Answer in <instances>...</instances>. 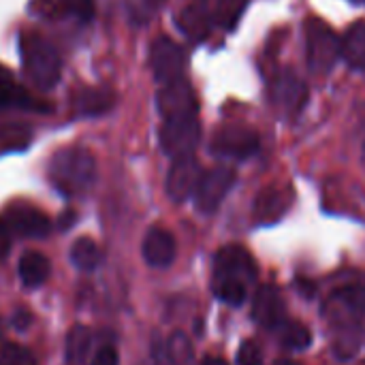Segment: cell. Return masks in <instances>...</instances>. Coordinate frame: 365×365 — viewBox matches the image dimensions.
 I'll return each mask as SVG.
<instances>
[{
  "mask_svg": "<svg viewBox=\"0 0 365 365\" xmlns=\"http://www.w3.org/2000/svg\"><path fill=\"white\" fill-rule=\"evenodd\" d=\"M49 180L64 197L83 195L96 180V160L88 150L64 148L49 163Z\"/></svg>",
  "mask_w": 365,
  "mask_h": 365,
  "instance_id": "obj_2",
  "label": "cell"
},
{
  "mask_svg": "<svg viewBox=\"0 0 365 365\" xmlns=\"http://www.w3.org/2000/svg\"><path fill=\"white\" fill-rule=\"evenodd\" d=\"M141 252L150 267H169L175 261V252H178L175 237L169 231L154 227L148 231Z\"/></svg>",
  "mask_w": 365,
  "mask_h": 365,
  "instance_id": "obj_16",
  "label": "cell"
},
{
  "mask_svg": "<svg viewBox=\"0 0 365 365\" xmlns=\"http://www.w3.org/2000/svg\"><path fill=\"white\" fill-rule=\"evenodd\" d=\"M92 365H118V353L113 346H103L94 359H92Z\"/></svg>",
  "mask_w": 365,
  "mask_h": 365,
  "instance_id": "obj_33",
  "label": "cell"
},
{
  "mask_svg": "<svg viewBox=\"0 0 365 365\" xmlns=\"http://www.w3.org/2000/svg\"><path fill=\"white\" fill-rule=\"evenodd\" d=\"M49 261L45 255L41 252H26L19 259L17 272H19V280L24 282L26 289H36L41 287L47 278H49Z\"/></svg>",
  "mask_w": 365,
  "mask_h": 365,
  "instance_id": "obj_19",
  "label": "cell"
},
{
  "mask_svg": "<svg viewBox=\"0 0 365 365\" xmlns=\"http://www.w3.org/2000/svg\"><path fill=\"white\" fill-rule=\"evenodd\" d=\"M280 342L291 351H304L312 344V334L304 323L289 321L280 325Z\"/></svg>",
  "mask_w": 365,
  "mask_h": 365,
  "instance_id": "obj_25",
  "label": "cell"
},
{
  "mask_svg": "<svg viewBox=\"0 0 365 365\" xmlns=\"http://www.w3.org/2000/svg\"><path fill=\"white\" fill-rule=\"evenodd\" d=\"M30 323H32V314H30L26 308L15 310V314H13V327H15V329L24 331V329H28V327H30Z\"/></svg>",
  "mask_w": 365,
  "mask_h": 365,
  "instance_id": "obj_34",
  "label": "cell"
},
{
  "mask_svg": "<svg viewBox=\"0 0 365 365\" xmlns=\"http://www.w3.org/2000/svg\"><path fill=\"white\" fill-rule=\"evenodd\" d=\"M62 9L77 15L79 19H90L94 15V0H56Z\"/></svg>",
  "mask_w": 365,
  "mask_h": 365,
  "instance_id": "obj_31",
  "label": "cell"
},
{
  "mask_svg": "<svg viewBox=\"0 0 365 365\" xmlns=\"http://www.w3.org/2000/svg\"><path fill=\"white\" fill-rule=\"evenodd\" d=\"M327 321L336 331V353L353 357L361 344V321L365 317V287L346 284L336 289L325 304Z\"/></svg>",
  "mask_w": 365,
  "mask_h": 365,
  "instance_id": "obj_1",
  "label": "cell"
},
{
  "mask_svg": "<svg viewBox=\"0 0 365 365\" xmlns=\"http://www.w3.org/2000/svg\"><path fill=\"white\" fill-rule=\"evenodd\" d=\"M257 278V267L252 257L242 246H227L214 259V280H240L252 282Z\"/></svg>",
  "mask_w": 365,
  "mask_h": 365,
  "instance_id": "obj_13",
  "label": "cell"
},
{
  "mask_svg": "<svg viewBox=\"0 0 365 365\" xmlns=\"http://www.w3.org/2000/svg\"><path fill=\"white\" fill-rule=\"evenodd\" d=\"M276 365H299V364H295V361H287V359H284V361H276Z\"/></svg>",
  "mask_w": 365,
  "mask_h": 365,
  "instance_id": "obj_38",
  "label": "cell"
},
{
  "mask_svg": "<svg viewBox=\"0 0 365 365\" xmlns=\"http://www.w3.org/2000/svg\"><path fill=\"white\" fill-rule=\"evenodd\" d=\"M355 2H365V0H355Z\"/></svg>",
  "mask_w": 365,
  "mask_h": 365,
  "instance_id": "obj_40",
  "label": "cell"
},
{
  "mask_svg": "<svg viewBox=\"0 0 365 365\" xmlns=\"http://www.w3.org/2000/svg\"><path fill=\"white\" fill-rule=\"evenodd\" d=\"M269 98H272V105L278 111H282L287 115H293V113H299L302 107L306 105L308 88L297 75H293L291 71H284L272 81Z\"/></svg>",
  "mask_w": 365,
  "mask_h": 365,
  "instance_id": "obj_12",
  "label": "cell"
},
{
  "mask_svg": "<svg viewBox=\"0 0 365 365\" xmlns=\"http://www.w3.org/2000/svg\"><path fill=\"white\" fill-rule=\"evenodd\" d=\"M178 26L180 30L190 38V41H201L205 38L207 30H210V19L205 15L203 9L199 6H188L180 13L178 17Z\"/></svg>",
  "mask_w": 365,
  "mask_h": 365,
  "instance_id": "obj_22",
  "label": "cell"
},
{
  "mask_svg": "<svg viewBox=\"0 0 365 365\" xmlns=\"http://www.w3.org/2000/svg\"><path fill=\"white\" fill-rule=\"evenodd\" d=\"M71 263L79 269V272H94L101 263V250L96 246L94 240L90 237H79L73 246H71Z\"/></svg>",
  "mask_w": 365,
  "mask_h": 365,
  "instance_id": "obj_21",
  "label": "cell"
},
{
  "mask_svg": "<svg viewBox=\"0 0 365 365\" xmlns=\"http://www.w3.org/2000/svg\"><path fill=\"white\" fill-rule=\"evenodd\" d=\"M237 365H263V355L257 346V342H244L237 355Z\"/></svg>",
  "mask_w": 365,
  "mask_h": 365,
  "instance_id": "obj_32",
  "label": "cell"
},
{
  "mask_svg": "<svg viewBox=\"0 0 365 365\" xmlns=\"http://www.w3.org/2000/svg\"><path fill=\"white\" fill-rule=\"evenodd\" d=\"M0 365H36L32 353L15 342L0 344Z\"/></svg>",
  "mask_w": 365,
  "mask_h": 365,
  "instance_id": "obj_29",
  "label": "cell"
},
{
  "mask_svg": "<svg viewBox=\"0 0 365 365\" xmlns=\"http://www.w3.org/2000/svg\"><path fill=\"white\" fill-rule=\"evenodd\" d=\"M201 365H229L225 359H220V357H205Z\"/></svg>",
  "mask_w": 365,
  "mask_h": 365,
  "instance_id": "obj_37",
  "label": "cell"
},
{
  "mask_svg": "<svg viewBox=\"0 0 365 365\" xmlns=\"http://www.w3.org/2000/svg\"><path fill=\"white\" fill-rule=\"evenodd\" d=\"M30 139H32V133L26 124L9 122L0 126V152L26 150L30 145Z\"/></svg>",
  "mask_w": 365,
  "mask_h": 365,
  "instance_id": "obj_23",
  "label": "cell"
},
{
  "mask_svg": "<svg viewBox=\"0 0 365 365\" xmlns=\"http://www.w3.org/2000/svg\"><path fill=\"white\" fill-rule=\"evenodd\" d=\"M90 342H92V336H90V329L88 327H73L71 334L66 336V361L68 365H81L88 351H90Z\"/></svg>",
  "mask_w": 365,
  "mask_h": 365,
  "instance_id": "obj_24",
  "label": "cell"
},
{
  "mask_svg": "<svg viewBox=\"0 0 365 365\" xmlns=\"http://www.w3.org/2000/svg\"><path fill=\"white\" fill-rule=\"evenodd\" d=\"M73 220H75V212H64L60 216V229H68L73 225Z\"/></svg>",
  "mask_w": 365,
  "mask_h": 365,
  "instance_id": "obj_36",
  "label": "cell"
},
{
  "mask_svg": "<svg viewBox=\"0 0 365 365\" xmlns=\"http://www.w3.org/2000/svg\"><path fill=\"white\" fill-rule=\"evenodd\" d=\"M214 293L229 306H242L248 295V284L240 280H214Z\"/></svg>",
  "mask_w": 365,
  "mask_h": 365,
  "instance_id": "obj_26",
  "label": "cell"
},
{
  "mask_svg": "<svg viewBox=\"0 0 365 365\" xmlns=\"http://www.w3.org/2000/svg\"><path fill=\"white\" fill-rule=\"evenodd\" d=\"M4 222L11 233L26 240H41L49 233V218L34 205L28 203H11L4 212Z\"/></svg>",
  "mask_w": 365,
  "mask_h": 365,
  "instance_id": "obj_9",
  "label": "cell"
},
{
  "mask_svg": "<svg viewBox=\"0 0 365 365\" xmlns=\"http://www.w3.org/2000/svg\"><path fill=\"white\" fill-rule=\"evenodd\" d=\"M9 250H11V231L6 222L0 218V261L9 255Z\"/></svg>",
  "mask_w": 365,
  "mask_h": 365,
  "instance_id": "obj_35",
  "label": "cell"
},
{
  "mask_svg": "<svg viewBox=\"0 0 365 365\" xmlns=\"http://www.w3.org/2000/svg\"><path fill=\"white\" fill-rule=\"evenodd\" d=\"M364 365H365V364H364Z\"/></svg>",
  "mask_w": 365,
  "mask_h": 365,
  "instance_id": "obj_41",
  "label": "cell"
},
{
  "mask_svg": "<svg viewBox=\"0 0 365 365\" xmlns=\"http://www.w3.org/2000/svg\"><path fill=\"white\" fill-rule=\"evenodd\" d=\"M150 64H152L154 79L160 86H165V83L182 79L184 66H186V56H184V49L175 41L160 36L150 47Z\"/></svg>",
  "mask_w": 365,
  "mask_h": 365,
  "instance_id": "obj_6",
  "label": "cell"
},
{
  "mask_svg": "<svg viewBox=\"0 0 365 365\" xmlns=\"http://www.w3.org/2000/svg\"><path fill=\"white\" fill-rule=\"evenodd\" d=\"M126 11L130 21L135 24H148L152 19V15L156 13L158 0H124Z\"/></svg>",
  "mask_w": 365,
  "mask_h": 365,
  "instance_id": "obj_30",
  "label": "cell"
},
{
  "mask_svg": "<svg viewBox=\"0 0 365 365\" xmlns=\"http://www.w3.org/2000/svg\"><path fill=\"white\" fill-rule=\"evenodd\" d=\"M364 163H365V145H364Z\"/></svg>",
  "mask_w": 365,
  "mask_h": 365,
  "instance_id": "obj_39",
  "label": "cell"
},
{
  "mask_svg": "<svg viewBox=\"0 0 365 365\" xmlns=\"http://www.w3.org/2000/svg\"><path fill=\"white\" fill-rule=\"evenodd\" d=\"M342 56V41L321 19L310 17L306 21V58L312 73L325 75L334 68Z\"/></svg>",
  "mask_w": 365,
  "mask_h": 365,
  "instance_id": "obj_4",
  "label": "cell"
},
{
  "mask_svg": "<svg viewBox=\"0 0 365 365\" xmlns=\"http://www.w3.org/2000/svg\"><path fill=\"white\" fill-rule=\"evenodd\" d=\"M199 139H201V124H199L197 115L165 120V124L160 128V148L171 158L195 154Z\"/></svg>",
  "mask_w": 365,
  "mask_h": 365,
  "instance_id": "obj_5",
  "label": "cell"
},
{
  "mask_svg": "<svg viewBox=\"0 0 365 365\" xmlns=\"http://www.w3.org/2000/svg\"><path fill=\"white\" fill-rule=\"evenodd\" d=\"M252 319L267 329H276L284 323V302L276 287H261L252 299Z\"/></svg>",
  "mask_w": 365,
  "mask_h": 365,
  "instance_id": "obj_14",
  "label": "cell"
},
{
  "mask_svg": "<svg viewBox=\"0 0 365 365\" xmlns=\"http://www.w3.org/2000/svg\"><path fill=\"white\" fill-rule=\"evenodd\" d=\"M38 109L36 101L15 83L9 68L0 66V113L6 109Z\"/></svg>",
  "mask_w": 365,
  "mask_h": 365,
  "instance_id": "obj_18",
  "label": "cell"
},
{
  "mask_svg": "<svg viewBox=\"0 0 365 365\" xmlns=\"http://www.w3.org/2000/svg\"><path fill=\"white\" fill-rule=\"evenodd\" d=\"M156 107L165 120L197 115V96L190 83L182 77L178 81L165 83L156 94Z\"/></svg>",
  "mask_w": 365,
  "mask_h": 365,
  "instance_id": "obj_10",
  "label": "cell"
},
{
  "mask_svg": "<svg viewBox=\"0 0 365 365\" xmlns=\"http://www.w3.org/2000/svg\"><path fill=\"white\" fill-rule=\"evenodd\" d=\"M19 53L26 75L41 90H51L62 77V60L58 49L38 32H24L19 36Z\"/></svg>",
  "mask_w": 365,
  "mask_h": 365,
  "instance_id": "obj_3",
  "label": "cell"
},
{
  "mask_svg": "<svg viewBox=\"0 0 365 365\" xmlns=\"http://www.w3.org/2000/svg\"><path fill=\"white\" fill-rule=\"evenodd\" d=\"M244 9H246V0H218L214 17L222 28H235Z\"/></svg>",
  "mask_w": 365,
  "mask_h": 365,
  "instance_id": "obj_28",
  "label": "cell"
},
{
  "mask_svg": "<svg viewBox=\"0 0 365 365\" xmlns=\"http://www.w3.org/2000/svg\"><path fill=\"white\" fill-rule=\"evenodd\" d=\"M201 175H203L201 165L192 154L173 158V165H171L169 175H167V195H169V199L175 201V203H182L188 197H192Z\"/></svg>",
  "mask_w": 365,
  "mask_h": 365,
  "instance_id": "obj_11",
  "label": "cell"
},
{
  "mask_svg": "<svg viewBox=\"0 0 365 365\" xmlns=\"http://www.w3.org/2000/svg\"><path fill=\"white\" fill-rule=\"evenodd\" d=\"M293 205L291 188H265L255 201V220L259 225L278 222Z\"/></svg>",
  "mask_w": 365,
  "mask_h": 365,
  "instance_id": "obj_15",
  "label": "cell"
},
{
  "mask_svg": "<svg viewBox=\"0 0 365 365\" xmlns=\"http://www.w3.org/2000/svg\"><path fill=\"white\" fill-rule=\"evenodd\" d=\"M212 150L220 156L250 158L259 150V135L250 126L227 124L216 133V137L212 141Z\"/></svg>",
  "mask_w": 365,
  "mask_h": 365,
  "instance_id": "obj_8",
  "label": "cell"
},
{
  "mask_svg": "<svg viewBox=\"0 0 365 365\" xmlns=\"http://www.w3.org/2000/svg\"><path fill=\"white\" fill-rule=\"evenodd\" d=\"M115 107V92L109 88H79L73 94V109L77 115L96 118Z\"/></svg>",
  "mask_w": 365,
  "mask_h": 365,
  "instance_id": "obj_17",
  "label": "cell"
},
{
  "mask_svg": "<svg viewBox=\"0 0 365 365\" xmlns=\"http://www.w3.org/2000/svg\"><path fill=\"white\" fill-rule=\"evenodd\" d=\"M167 359L171 365H192V346L182 331H175L167 342Z\"/></svg>",
  "mask_w": 365,
  "mask_h": 365,
  "instance_id": "obj_27",
  "label": "cell"
},
{
  "mask_svg": "<svg viewBox=\"0 0 365 365\" xmlns=\"http://www.w3.org/2000/svg\"><path fill=\"white\" fill-rule=\"evenodd\" d=\"M342 58L353 68H365V21L349 26L342 38Z\"/></svg>",
  "mask_w": 365,
  "mask_h": 365,
  "instance_id": "obj_20",
  "label": "cell"
},
{
  "mask_svg": "<svg viewBox=\"0 0 365 365\" xmlns=\"http://www.w3.org/2000/svg\"><path fill=\"white\" fill-rule=\"evenodd\" d=\"M235 182V171L229 167H216L201 175L197 190H195V205L201 214H214L222 199L229 195Z\"/></svg>",
  "mask_w": 365,
  "mask_h": 365,
  "instance_id": "obj_7",
  "label": "cell"
}]
</instances>
